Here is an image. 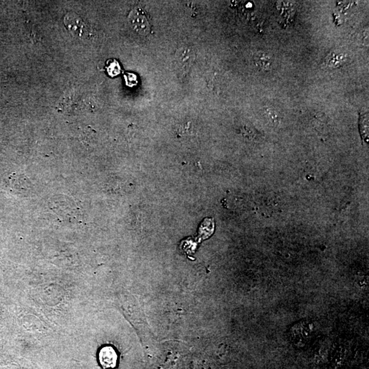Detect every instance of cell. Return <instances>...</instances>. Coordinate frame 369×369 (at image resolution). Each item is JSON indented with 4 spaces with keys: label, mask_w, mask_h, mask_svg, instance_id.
Masks as SVG:
<instances>
[{
    "label": "cell",
    "mask_w": 369,
    "mask_h": 369,
    "mask_svg": "<svg viewBox=\"0 0 369 369\" xmlns=\"http://www.w3.org/2000/svg\"><path fill=\"white\" fill-rule=\"evenodd\" d=\"M49 206L57 216L67 221L79 222L83 217L79 202L67 196H54L49 202Z\"/></svg>",
    "instance_id": "6da1fadb"
},
{
    "label": "cell",
    "mask_w": 369,
    "mask_h": 369,
    "mask_svg": "<svg viewBox=\"0 0 369 369\" xmlns=\"http://www.w3.org/2000/svg\"><path fill=\"white\" fill-rule=\"evenodd\" d=\"M128 22L131 27L138 35L145 36L150 33V25L147 15L142 8L136 7L130 12Z\"/></svg>",
    "instance_id": "7a4b0ae2"
},
{
    "label": "cell",
    "mask_w": 369,
    "mask_h": 369,
    "mask_svg": "<svg viewBox=\"0 0 369 369\" xmlns=\"http://www.w3.org/2000/svg\"><path fill=\"white\" fill-rule=\"evenodd\" d=\"M65 27L73 37L81 38L86 33V25L83 19L74 13H67L64 17Z\"/></svg>",
    "instance_id": "3957f363"
},
{
    "label": "cell",
    "mask_w": 369,
    "mask_h": 369,
    "mask_svg": "<svg viewBox=\"0 0 369 369\" xmlns=\"http://www.w3.org/2000/svg\"><path fill=\"white\" fill-rule=\"evenodd\" d=\"M175 57L178 68L184 73L189 71L193 65L196 54L192 47L183 46L180 47L176 51Z\"/></svg>",
    "instance_id": "277c9868"
},
{
    "label": "cell",
    "mask_w": 369,
    "mask_h": 369,
    "mask_svg": "<svg viewBox=\"0 0 369 369\" xmlns=\"http://www.w3.org/2000/svg\"><path fill=\"white\" fill-rule=\"evenodd\" d=\"M30 182L25 175L12 174L9 177V186L12 190L19 194H25L30 189Z\"/></svg>",
    "instance_id": "5b68a950"
},
{
    "label": "cell",
    "mask_w": 369,
    "mask_h": 369,
    "mask_svg": "<svg viewBox=\"0 0 369 369\" xmlns=\"http://www.w3.org/2000/svg\"><path fill=\"white\" fill-rule=\"evenodd\" d=\"M99 360L104 368H114L117 362L116 353L112 347H105L99 353Z\"/></svg>",
    "instance_id": "8992f818"
},
{
    "label": "cell",
    "mask_w": 369,
    "mask_h": 369,
    "mask_svg": "<svg viewBox=\"0 0 369 369\" xmlns=\"http://www.w3.org/2000/svg\"><path fill=\"white\" fill-rule=\"evenodd\" d=\"M254 60L258 68L261 69L262 71H268L272 67V57L270 54L263 52V51H259L256 53L254 57Z\"/></svg>",
    "instance_id": "52a82bcc"
},
{
    "label": "cell",
    "mask_w": 369,
    "mask_h": 369,
    "mask_svg": "<svg viewBox=\"0 0 369 369\" xmlns=\"http://www.w3.org/2000/svg\"><path fill=\"white\" fill-rule=\"evenodd\" d=\"M344 62L345 57L341 53H332L330 55H329L326 58V64L327 66L330 67H339L340 66L341 63H339L338 61Z\"/></svg>",
    "instance_id": "ba28073f"
},
{
    "label": "cell",
    "mask_w": 369,
    "mask_h": 369,
    "mask_svg": "<svg viewBox=\"0 0 369 369\" xmlns=\"http://www.w3.org/2000/svg\"><path fill=\"white\" fill-rule=\"evenodd\" d=\"M120 71V66H119L118 63L116 60L113 61V63H111L110 66L108 67V72L112 76L118 75Z\"/></svg>",
    "instance_id": "9c48e42d"
}]
</instances>
